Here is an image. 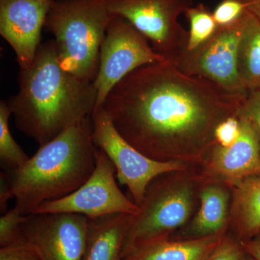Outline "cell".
I'll return each mask as SVG.
<instances>
[{"label": "cell", "mask_w": 260, "mask_h": 260, "mask_svg": "<svg viewBox=\"0 0 260 260\" xmlns=\"http://www.w3.org/2000/svg\"><path fill=\"white\" fill-rule=\"evenodd\" d=\"M245 98L186 75L167 60L130 73L111 90L102 108L130 145L150 158L165 160L177 150L215 145V128L237 115Z\"/></svg>", "instance_id": "cell-1"}, {"label": "cell", "mask_w": 260, "mask_h": 260, "mask_svg": "<svg viewBox=\"0 0 260 260\" xmlns=\"http://www.w3.org/2000/svg\"><path fill=\"white\" fill-rule=\"evenodd\" d=\"M19 90L7 101L17 128L39 147L91 116L96 104L93 82L68 73L54 41L42 43L30 67L20 69Z\"/></svg>", "instance_id": "cell-2"}, {"label": "cell", "mask_w": 260, "mask_h": 260, "mask_svg": "<svg viewBox=\"0 0 260 260\" xmlns=\"http://www.w3.org/2000/svg\"><path fill=\"white\" fill-rule=\"evenodd\" d=\"M96 150L91 116L39 147L22 167L5 173L15 207L29 215L41 205L77 190L93 174Z\"/></svg>", "instance_id": "cell-3"}, {"label": "cell", "mask_w": 260, "mask_h": 260, "mask_svg": "<svg viewBox=\"0 0 260 260\" xmlns=\"http://www.w3.org/2000/svg\"><path fill=\"white\" fill-rule=\"evenodd\" d=\"M112 17L106 0H55L44 28L54 36L58 60L66 71L93 82Z\"/></svg>", "instance_id": "cell-4"}, {"label": "cell", "mask_w": 260, "mask_h": 260, "mask_svg": "<svg viewBox=\"0 0 260 260\" xmlns=\"http://www.w3.org/2000/svg\"><path fill=\"white\" fill-rule=\"evenodd\" d=\"M113 16L125 19L150 42L154 50L172 61L185 51L189 32L179 16L194 0H106Z\"/></svg>", "instance_id": "cell-5"}, {"label": "cell", "mask_w": 260, "mask_h": 260, "mask_svg": "<svg viewBox=\"0 0 260 260\" xmlns=\"http://www.w3.org/2000/svg\"><path fill=\"white\" fill-rule=\"evenodd\" d=\"M165 61L127 20L113 16L101 45L99 69L93 82L96 91L94 111L103 107L111 90L130 73L145 65Z\"/></svg>", "instance_id": "cell-6"}, {"label": "cell", "mask_w": 260, "mask_h": 260, "mask_svg": "<svg viewBox=\"0 0 260 260\" xmlns=\"http://www.w3.org/2000/svg\"><path fill=\"white\" fill-rule=\"evenodd\" d=\"M93 140L114 164L120 184L126 186L134 203H143L149 184L164 174L182 169L180 162L150 158L130 145L116 131L103 108L91 115Z\"/></svg>", "instance_id": "cell-7"}, {"label": "cell", "mask_w": 260, "mask_h": 260, "mask_svg": "<svg viewBox=\"0 0 260 260\" xmlns=\"http://www.w3.org/2000/svg\"><path fill=\"white\" fill-rule=\"evenodd\" d=\"M244 16L230 26L218 27L209 40L196 49H186L171 62L186 75L205 78L227 93L245 98L248 92L241 83L237 69Z\"/></svg>", "instance_id": "cell-8"}, {"label": "cell", "mask_w": 260, "mask_h": 260, "mask_svg": "<svg viewBox=\"0 0 260 260\" xmlns=\"http://www.w3.org/2000/svg\"><path fill=\"white\" fill-rule=\"evenodd\" d=\"M139 207L126 237L122 257L137 246L166 239L185 223L192 209V192L189 186L152 181Z\"/></svg>", "instance_id": "cell-9"}, {"label": "cell", "mask_w": 260, "mask_h": 260, "mask_svg": "<svg viewBox=\"0 0 260 260\" xmlns=\"http://www.w3.org/2000/svg\"><path fill=\"white\" fill-rule=\"evenodd\" d=\"M115 174L110 159L97 148L95 169L83 185L64 198L41 205L30 214L74 213L88 218L114 213L137 215L140 207L123 194Z\"/></svg>", "instance_id": "cell-10"}, {"label": "cell", "mask_w": 260, "mask_h": 260, "mask_svg": "<svg viewBox=\"0 0 260 260\" xmlns=\"http://www.w3.org/2000/svg\"><path fill=\"white\" fill-rule=\"evenodd\" d=\"M88 218L74 213L29 214L23 239L38 260H82Z\"/></svg>", "instance_id": "cell-11"}, {"label": "cell", "mask_w": 260, "mask_h": 260, "mask_svg": "<svg viewBox=\"0 0 260 260\" xmlns=\"http://www.w3.org/2000/svg\"><path fill=\"white\" fill-rule=\"evenodd\" d=\"M55 0H0V34L13 48L20 69L31 65Z\"/></svg>", "instance_id": "cell-12"}, {"label": "cell", "mask_w": 260, "mask_h": 260, "mask_svg": "<svg viewBox=\"0 0 260 260\" xmlns=\"http://www.w3.org/2000/svg\"><path fill=\"white\" fill-rule=\"evenodd\" d=\"M238 117L240 121V134L237 141L228 148L215 143L211 154L214 172L234 185L247 178L260 176L257 133L249 119L242 116Z\"/></svg>", "instance_id": "cell-13"}, {"label": "cell", "mask_w": 260, "mask_h": 260, "mask_svg": "<svg viewBox=\"0 0 260 260\" xmlns=\"http://www.w3.org/2000/svg\"><path fill=\"white\" fill-rule=\"evenodd\" d=\"M135 215L114 213L88 218L82 260H121Z\"/></svg>", "instance_id": "cell-14"}, {"label": "cell", "mask_w": 260, "mask_h": 260, "mask_svg": "<svg viewBox=\"0 0 260 260\" xmlns=\"http://www.w3.org/2000/svg\"><path fill=\"white\" fill-rule=\"evenodd\" d=\"M221 240L218 234L182 242L158 239L137 246L121 260H206Z\"/></svg>", "instance_id": "cell-15"}, {"label": "cell", "mask_w": 260, "mask_h": 260, "mask_svg": "<svg viewBox=\"0 0 260 260\" xmlns=\"http://www.w3.org/2000/svg\"><path fill=\"white\" fill-rule=\"evenodd\" d=\"M237 69L241 83L248 93L260 90V23L249 11L244 16Z\"/></svg>", "instance_id": "cell-16"}, {"label": "cell", "mask_w": 260, "mask_h": 260, "mask_svg": "<svg viewBox=\"0 0 260 260\" xmlns=\"http://www.w3.org/2000/svg\"><path fill=\"white\" fill-rule=\"evenodd\" d=\"M232 213L239 232L254 237L260 232V176L247 178L235 185Z\"/></svg>", "instance_id": "cell-17"}, {"label": "cell", "mask_w": 260, "mask_h": 260, "mask_svg": "<svg viewBox=\"0 0 260 260\" xmlns=\"http://www.w3.org/2000/svg\"><path fill=\"white\" fill-rule=\"evenodd\" d=\"M229 194L221 187L210 186L201 194V207L192 223V231L198 235L217 234L225 225L228 215Z\"/></svg>", "instance_id": "cell-18"}, {"label": "cell", "mask_w": 260, "mask_h": 260, "mask_svg": "<svg viewBox=\"0 0 260 260\" xmlns=\"http://www.w3.org/2000/svg\"><path fill=\"white\" fill-rule=\"evenodd\" d=\"M12 112L7 101L0 102V160L9 169H16L25 164L30 157L24 152L11 134L10 118Z\"/></svg>", "instance_id": "cell-19"}, {"label": "cell", "mask_w": 260, "mask_h": 260, "mask_svg": "<svg viewBox=\"0 0 260 260\" xmlns=\"http://www.w3.org/2000/svg\"><path fill=\"white\" fill-rule=\"evenodd\" d=\"M184 15L190 27L186 48L189 50L196 49L209 40L218 28L213 12L204 4L194 5L186 10Z\"/></svg>", "instance_id": "cell-20"}, {"label": "cell", "mask_w": 260, "mask_h": 260, "mask_svg": "<svg viewBox=\"0 0 260 260\" xmlns=\"http://www.w3.org/2000/svg\"><path fill=\"white\" fill-rule=\"evenodd\" d=\"M28 215L15 206L0 218V246H5L15 242L21 235L22 227Z\"/></svg>", "instance_id": "cell-21"}, {"label": "cell", "mask_w": 260, "mask_h": 260, "mask_svg": "<svg viewBox=\"0 0 260 260\" xmlns=\"http://www.w3.org/2000/svg\"><path fill=\"white\" fill-rule=\"evenodd\" d=\"M246 11L242 0H221L214 9L213 15L218 27H227L239 21Z\"/></svg>", "instance_id": "cell-22"}, {"label": "cell", "mask_w": 260, "mask_h": 260, "mask_svg": "<svg viewBox=\"0 0 260 260\" xmlns=\"http://www.w3.org/2000/svg\"><path fill=\"white\" fill-rule=\"evenodd\" d=\"M240 134V121L237 115L229 116L222 121L215 130L216 144L228 148L237 141Z\"/></svg>", "instance_id": "cell-23"}, {"label": "cell", "mask_w": 260, "mask_h": 260, "mask_svg": "<svg viewBox=\"0 0 260 260\" xmlns=\"http://www.w3.org/2000/svg\"><path fill=\"white\" fill-rule=\"evenodd\" d=\"M237 115L244 116L251 121L255 128L260 143V90L248 93L239 108Z\"/></svg>", "instance_id": "cell-24"}, {"label": "cell", "mask_w": 260, "mask_h": 260, "mask_svg": "<svg viewBox=\"0 0 260 260\" xmlns=\"http://www.w3.org/2000/svg\"><path fill=\"white\" fill-rule=\"evenodd\" d=\"M206 260H245L239 246L229 239L221 240Z\"/></svg>", "instance_id": "cell-25"}, {"label": "cell", "mask_w": 260, "mask_h": 260, "mask_svg": "<svg viewBox=\"0 0 260 260\" xmlns=\"http://www.w3.org/2000/svg\"><path fill=\"white\" fill-rule=\"evenodd\" d=\"M9 188H8V181H7L5 173L1 174V189H0V208L3 214L7 212V204L10 200H11Z\"/></svg>", "instance_id": "cell-26"}, {"label": "cell", "mask_w": 260, "mask_h": 260, "mask_svg": "<svg viewBox=\"0 0 260 260\" xmlns=\"http://www.w3.org/2000/svg\"><path fill=\"white\" fill-rule=\"evenodd\" d=\"M244 248L254 260H260V235L244 244Z\"/></svg>", "instance_id": "cell-27"}, {"label": "cell", "mask_w": 260, "mask_h": 260, "mask_svg": "<svg viewBox=\"0 0 260 260\" xmlns=\"http://www.w3.org/2000/svg\"><path fill=\"white\" fill-rule=\"evenodd\" d=\"M245 5L246 10L254 17L260 23V0H242Z\"/></svg>", "instance_id": "cell-28"}, {"label": "cell", "mask_w": 260, "mask_h": 260, "mask_svg": "<svg viewBox=\"0 0 260 260\" xmlns=\"http://www.w3.org/2000/svg\"><path fill=\"white\" fill-rule=\"evenodd\" d=\"M34 260H38V259H34Z\"/></svg>", "instance_id": "cell-29"}, {"label": "cell", "mask_w": 260, "mask_h": 260, "mask_svg": "<svg viewBox=\"0 0 260 260\" xmlns=\"http://www.w3.org/2000/svg\"><path fill=\"white\" fill-rule=\"evenodd\" d=\"M253 260H254V259H253Z\"/></svg>", "instance_id": "cell-30"}]
</instances>
